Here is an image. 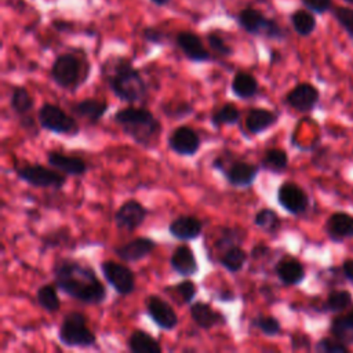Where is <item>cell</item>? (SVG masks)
Here are the masks:
<instances>
[{"label":"cell","mask_w":353,"mask_h":353,"mask_svg":"<svg viewBox=\"0 0 353 353\" xmlns=\"http://www.w3.org/2000/svg\"><path fill=\"white\" fill-rule=\"evenodd\" d=\"M52 273L55 285L73 299L88 305H98L106 299V288L88 265L63 258L54 263Z\"/></svg>","instance_id":"cell-1"},{"label":"cell","mask_w":353,"mask_h":353,"mask_svg":"<svg viewBox=\"0 0 353 353\" xmlns=\"http://www.w3.org/2000/svg\"><path fill=\"white\" fill-rule=\"evenodd\" d=\"M103 76L112 92L128 103L143 102L148 87L141 73L125 58H109L103 65Z\"/></svg>","instance_id":"cell-2"},{"label":"cell","mask_w":353,"mask_h":353,"mask_svg":"<svg viewBox=\"0 0 353 353\" xmlns=\"http://www.w3.org/2000/svg\"><path fill=\"white\" fill-rule=\"evenodd\" d=\"M114 121L135 143L145 148L153 146L161 132L159 120L145 108L128 106L120 109L114 114Z\"/></svg>","instance_id":"cell-3"},{"label":"cell","mask_w":353,"mask_h":353,"mask_svg":"<svg viewBox=\"0 0 353 353\" xmlns=\"http://www.w3.org/2000/svg\"><path fill=\"white\" fill-rule=\"evenodd\" d=\"M59 341L68 347H90L95 345V335L87 327V319L80 312L68 313L58 331Z\"/></svg>","instance_id":"cell-4"},{"label":"cell","mask_w":353,"mask_h":353,"mask_svg":"<svg viewBox=\"0 0 353 353\" xmlns=\"http://www.w3.org/2000/svg\"><path fill=\"white\" fill-rule=\"evenodd\" d=\"M237 22L243 30L250 34L265 36L272 40H283L285 37L284 29L277 21L268 18L259 10L247 7L237 14Z\"/></svg>","instance_id":"cell-5"},{"label":"cell","mask_w":353,"mask_h":353,"mask_svg":"<svg viewBox=\"0 0 353 353\" xmlns=\"http://www.w3.org/2000/svg\"><path fill=\"white\" fill-rule=\"evenodd\" d=\"M212 167L221 171L225 179L234 188H248L256 179L259 172V165L247 163L244 160H225L223 157H216L212 161Z\"/></svg>","instance_id":"cell-6"},{"label":"cell","mask_w":353,"mask_h":353,"mask_svg":"<svg viewBox=\"0 0 353 353\" xmlns=\"http://www.w3.org/2000/svg\"><path fill=\"white\" fill-rule=\"evenodd\" d=\"M40 125L51 132L61 135H76L79 132L77 121L69 116L62 108L54 103H44L40 106L39 113Z\"/></svg>","instance_id":"cell-7"},{"label":"cell","mask_w":353,"mask_h":353,"mask_svg":"<svg viewBox=\"0 0 353 353\" xmlns=\"http://www.w3.org/2000/svg\"><path fill=\"white\" fill-rule=\"evenodd\" d=\"M15 172L19 179L26 182L28 185H32L34 188H52V189H61L66 179L57 171L44 167L41 164H28L15 168Z\"/></svg>","instance_id":"cell-8"},{"label":"cell","mask_w":353,"mask_h":353,"mask_svg":"<svg viewBox=\"0 0 353 353\" xmlns=\"http://www.w3.org/2000/svg\"><path fill=\"white\" fill-rule=\"evenodd\" d=\"M81 73V62L80 59L70 54L65 52L55 58L51 66V77L62 88L74 87L79 83Z\"/></svg>","instance_id":"cell-9"},{"label":"cell","mask_w":353,"mask_h":353,"mask_svg":"<svg viewBox=\"0 0 353 353\" xmlns=\"http://www.w3.org/2000/svg\"><path fill=\"white\" fill-rule=\"evenodd\" d=\"M101 270L106 281L120 295H130L135 290V274L134 272L121 263L114 261H103Z\"/></svg>","instance_id":"cell-10"},{"label":"cell","mask_w":353,"mask_h":353,"mask_svg":"<svg viewBox=\"0 0 353 353\" xmlns=\"http://www.w3.org/2000/svg\"><path fill=\"white\" fill-rule=\"evenodd\" d=\"M279 204L290 214H303L309 207V197L306 192L294 182H284L277 190Z\"/></svg>","instance_id":"cell-11"},{"label":"cell","mask_w":353,"mask_h":353,"mask_svg":"<svg viewBox=\"0 0 353 353\" xmlns=\"http://www.w3.org/2000/svg\"><path fill=\"white\" fill-rule=\"evenodd\" d=\"M319 99L320 91L310 83H299L285 95V103L299 113L312 112Z\"/></svg>","instance_id":"cell-12"},{"label":"cell","mask_w":353,"mask_h":353,"mask_svg":"<svg viewBox=\"0 0 353 353\" xmlns=\"http://www.w3.org/2000/svg\"><path fill=\"white\" fill-rule=\"evenodd\" d=\"M146 208L137 200H127L114 214V222L119 229L132 232L141 226L146 218Z\"/></svg>","instance_id":"cell-13"},{"label":"cell","mask_w":353,"mask_h":353,"mask_svg":"<svg viewBox=\"0 0 353 353\" xmlns=\"http://www.w3.org/2000/svg\"><path fill=\"white\" fill-rule=\"evenodd\" d=\"M146 312L152 321L161 330H172L178 324V316L175 310L157 295H150L146 301Z\"/></svg>","instance_id":"cell-14"},{"label":"cell","mask_w":353,"mask_h":353,"mask_svg":"<svg viewBox=\"0 0 353 353\" xmlns=\"http://www.w3.org/2000/svg\"><path fill=\"white\" fill-rule=\"evenodd\" d=\"M168 146L181 156H193L200 149V138L197 132L188 127H176L168 137Z\"/></svg>","instance_id":"cell-15"},{"label":"cell","mask_w":353,"mask_h":353,"mask_svg":"<svg viewBox=\"0 0 353 353\" xmlns=\"http://www.w3.org/2000/svg\"><path fill=\"white\" fill-rule=\"evenodd\" d=\"M176 46L181 48L183 55L193 62H207L211 59L210 52L204 47L201 39L189 30H182L175 37Z\"/></svg>","instance_id":"cell-16"},{"label":"cell","mask_w":353,"mask_h":353,"mask_svg":"<svg viewBox=\"0 0 353 353\" xmlns=\"http://www.w3.org/2000/svg\"><path fill=\"white\" fill-rule=\"evenodd\" d=\"M156 248V241L150 237H137L116 247L114 254L125 262H137L146 258Z\"/></svg>","instance_id":"cell-17"},{"label":"cell","mask_w":353,"mask_h":353,"mask_svg":"<svg viewBox=\"0 0 353 353\" xmlns=\"http://www.w3.org/2000/svg\"><path fill=\"white\" fill-rule=\"evenodd\" d=\"M324 229L327 236L335 243H341L346 239H352L353 237V215L342 211L334 212L325 221Z\"/></svg>","instance_id":"cell-18"},{"label":"cell","mask_w":353,"mask_h":353,"mask_svg":"<svg viewBox=\"0 0 353 353\" xmlns=\"http://www.w3.org/2000/svg\"><path fill=\"white\" fill-rule=\"evenodd\" d=\"M201 230H203L201 221L192 215H181L168 225L170 234L182 241L197 239L201 234Z\"/></svg>","instance_id":"cell-19"},{"label":"cell","mask_w":353,"mask_h":353,"mask_svg":"<svg viewBox=\"0 0 353 353\" xmlns=\"http://www.w3.org/2000/svg\"><path fill=\"white\" fill-rule=\"evenodd\" d=\"M276 274L283 284L298 285L305 280L306 273L303 265L298 259L284 256L276 263Z\"/></svg>","instance_id":"cell-20"},{"label":"cell","mask_w":353,"mask_h":353,"mask_svg":"<svg viewBox=\"0 0 353 353\" xmlns=\"http://www.w3.org/2000/svg\"><path fill=\"white\" fill-rule=\"evenodd\" d=\"M171 268L181 276L189 277L199 272V265L193 250L189 245H179L171 255Z\"/></svg>","instance_id":"cell-21"},{"label":"cell","mask_w":353,"mask_h":353,"mask_svg":"<svg viewBox=\"0 0 353 353\" xmlns=\"http://www.w3.org/2000/svg\"><path fill=\"white\" fill-rule=\"evenodd\" d=\"M190 316L193 321L203 330H210L215 325L225 324V316L205 302H194L190 306Z\"/></svg>","instance_id":"cell-22"},{"label":"cell","mask_w":353,"mask_h":353,"mask_svg":"<svg viewBox=\"0 0 353 353\" xmlns=\"http://www.w3.org/2000/svg\"><path fill=\"white\" fill-rule=\"evenodd\" d=\"M48 164L52 165L55 170H59L68 175H83L87 171V164L83 159L76 156H65L59 152L51 150L47 154Z\"/></svg>","instance_id":"cell-23"},{"label":"cell","mask_w":353,"mask_h":353,"mask_svg":"<svg viewBox=\"0 0 353 353\" xmlns=\"http://www.w3.org/2000/svg\"><path fill=\"white\" fill-rule=\"evenodd\" d=\"M276 123H277V114L265 108H252L248 112L245 119V127L254 135L263 132L265 130L270 128Z\"/></svg>","instance_id":"cell-24"},{"label":"cell","mask_w":353,"mask_h":353,"mask_svg":"<svg viewBox=\"0 0 353 353\" xmlns=\"http://www.w3.org/2000/svg\"><path fill=\"white\" fill-rule=\"evenodd\" d=\"M109 105L108 102L102 101V99H97V98H85L80 102H77L74 106H73V112L91 121V123H97L99 119L103 117V114L106 113Z\"/></svg>","instance_id":"cell-25"},{"label":"cell","mask_w":353,"mask_h":353,"mask_svg":"<svg viewBox=\"0 0 353 353\" xmlns=\"http://www.w3.org/2000/svg\"><path fill=\"white\" fill-rule=\"evenodd\" d=\"M127 345L132 353H160L161 352V346L159 341L142 330H135L130 335Z\"/></svg>","instance_id":"cell-26"},{"label":"cell","mask_w":353,"mask_h":353,"mask_svg":"<svg viewBox=\"0 0 353 353\" xmlns=\"http://www.w3.org/2000/svg\"><path fill=\"white\" fill-rule=\"evenodd\" d=\"M230 88L237 98L250 99L258 92V81L247 72H237L232 80Z\"/></svg>","instance_id":"cell-27"},{"label":"cell","mask_w":353,"mask_h":353,"mask_svg":"<svg viewBox=\"0 0 353 353\" xmlns=\"http://www.w3.org/2000/svg\"><path fill=\"white\" fill-rule=\"evenodd\" d=\"M291 25L294 28V30L303 37L310 36L317 25V21L314 18V15L307 11V10H296L291 14Z\"/></svg>","instance_id":"cell-28"},{"label":"cell","mask_w":353,"mask_h":353,"mask_svg":"<svg viewBox=\"0 0 353 353\" xmlns=\"http://www.w3.org/2000/svg\"><path fill=\"white\" fill-rule=\"evenodd\" d=\"M261 165L272 172H281L288 165V154L284 149L280 148H270L268 149L263 156Z\"/></svg>","instance_id":"cell-29"},{"label":"cell","mask_w":353,"mask_h":353,"mask_svg":"<svg viewBox=\"0 0 353 353\" xmlns=\"http://www.w3.org/2000/svg\"><path fill=\"white\" fill-rule=\"evenodd\" d=\"M245 261H247V252L239 245H233L225 250L222 256L219 258L221 265L230 273H237L239 270H241Z\"/></svg>","instance_id":"cell-30"},{"label":"cell","mask_w":353,"mask_h":353,"mask_svg":"<svg viewBox=\"0 0 353 353\" xmlns=\"http://www.w3.org/2000/svg\"><path fill=\"white\" fill-rule=\"evenodd\" d=\"M10 105H11V109L17 114L25 116L32 110V108L34 105V101H33L32 95L29 94V91L25 87L17 85V87L12 88Z\"/></svg>","instance_id":"cell-31"},{"label":"cell","mask_w":353,"mask_h":353,"mask_svg":"<svg viewBox=\"0 0 353 353\" xmlns=\"http://www.w3.org/2000/svg\"><path fill=\"white\" fill-rule=\"evenodd\" d=\"M353 303L352 292L347 290H332L325 298L324 307L332 313H341L350 307Z\"/></svg>","instance_id":"cell-32"},{"label":"cell","mask_w":353,"mask_h":353,"mask_svg":"<svg viewBox=\"0 0 353 353\" xmlns=\"http://www.w3.org/2000/svg\"><path fill=\"white\" fill-rule=\"evenodd\" d=\"M57 288L58 287H54L51 284H46V285H41L37 290V294H36L37 302L41 306V309H44L48 313L58 312L59 307H61V301L58 298Z\"/></svg>","instance_id":"cell-33"},{"label":"cell","mask_w":353,"mask_h":353,"mask_svg":"<svg viewBox=\"0 0 353 353\" xmlns=\"http://www.w3.org/2000/svg\"><path fill=\"white\" fill-rule=\"evenodd\" d=\"M254 223L266 233H276L281 226L279 214L272 208H262L254 216Z\"/></svg>","instance_id":"cell-34"},{"label":"cell","mask_w":353,"mask_h":353,"mask_svg":"<svg viewBox=\"0 0 353 353\" xmlns=\"http://www.w3.org/2000/svg\"><path fill=\"white\" fill-rule=\"evenodd\" d=\"M330 332L332 336H335L345 345H347V346L353 345V327L347 323L345 314L336 316L332 319V321L330 324Z\"/></svg>","instance_id":"cell-35"},{"label":"cell","mask_w":353,"mask_h":353,"mask_svg":"<svg viewBox=\"0 0 353 353\" xmlns=\"http://www.w3.org/2000/svg\"><path fill=\"white\" fill-rule=\"evenodd\" d=\"M240 119V112L236 108V105L228 102L225 105H222L212 116H211V121L215 127L219 125H225V124H236Z\"/></svg>","instance_id":"cell-36"},{"label":"cell","mask_w":353,"mask_h":353,"mask_svg":"<svg viewBox=\"0 0 353 353\" xmlns=\"http://www.w3.org/2000/svg\"><path fill=\"white\" fill-rule=\"evenodd\" d=\"M254 325L263 332L268 336H276L281 332V324L280 321L273 317V316H266V314H259L254 319Z\"/></svg>","instance_id":"cell-37"},{"label":"cell","mask_w":353,"mask_h":353,"mask_svg":"<svg viewBox=\"0 0 353 353\" xmlns=\"http://www.w3.org/2000/svg\"><path fill=\"white\" fill-rule=\"evenodd\" d=\"M314 350L319 353H347L349 346L345 345L343 342H341L339 339H336L335 336H332V338L325 336L316 342Z\"/></svg>","instance_id":"cell-38"},{"label":"cell","mask_w":353,"mask_h":353,"mask_svg":"<svg viewBox=\"0 0 353 353\" xmlns=\"http://www.w3.org/2000/svg\"><path fill=\"white\" fill-rule=\"evenodd\" d=\"M332 14L343 30L353 39V8L336 7L332 10Z\"/></svg>","instance_id":"cell-39"},{"label":"cell","mask_w":353,"mask_h":353,"mask_svg":"<svg viewBox=\"0 0 353 353\" xmlns=\"http://www.w3.org/2000/svg\"><path fill=\"white\" fill-rule=\"evenodd\" d=\"M240 240H241V230H237V229H222L221 237L216 240L215 247L216 248H222V250H228V248H230L233 245H237Z\"/></svg>","instance_id":"cell-40"},{"label":"cell","mask_w":353,"mask_h":353,"mask_svg":"<svg viewBox=\"0 0 353 353\" xmlns=\"http://www.w3.org/2000/svg\"><path fill=\"white\" fill-rule=\"evenodd\" d=\"M207 40H208L210 48L212 51H215L216 54H219L222 57H229V55L233 54L232 47L225 41V39L221 34L211 32V33L207 34Z\"/></svg>","instance_id":"cell-41"},{"label":"cell","mask_w":353,"mask_h":353,"mask_svg":"<svg viewBox=\"0 0 353 353\" xmlns=\"http://www.w3.org/2000/svg\"><path fill=\"white\" fill-rule=\"evenodd\" d=\"M172 288L179 295V298H181V301L183 303H190L193 301V298L196 296V292H197L196 284L192 280H189V279L178 283Z\"/></svg>","instance_id":"cell-42"},{"label":"cell","mask_w":353,"mask_h":353,"mask_svg":"<svg viewBox=\"0 0 353 353\" xmlns=\"http://www.w3.org/2000/svg\"><path fill=\"white\" fill-rule=\"evenodd\" d=\"M164 113L170 117H176V119H182L188 114L192 113V106L188 103V102H171V103H167L164 108H163Z\"/></svg>","instance_id":"cell-43"},{"label":"cell","mask_w":353,"mask_h":353,"mask_svg":"<svg viewBox=\"0 0 353 353\" xmlns=\"http://www.w3.org/2000/svg\"><path fill=\"white\" fill-rule=\"evenodd\" d=\"M301 1L307 10L317 14H324L332 6V0H301Z\"/></svg>","instance_id":"cell-44"},{"label":"cell","mask_w":353,"mask_h":353,"mask_svg":"<svg viewBox=\"0 0 353 353\" xmlns=\"http://www.w3.org/2000/svg\"><path fill=\"white\" fill-rule=\"evenodd\" d=\"M142 36L146 41L149 43H153V44H163L164 43V33L157 29V28H145L143 32H142Z\"/></svg>","instance_id":"cell-45"},{"label":"cell","mask_w":353,"mask_h":353,"mask_svg":"<svg viewBox=\"0 0 353 353\" xmlns=\"http://www.w3.org/2000/svg\"><path fill=\"white\" fill-rule=\"evenodd\" d=\"M341 270H342V274L345 276V279H347L349 281H353V258L345 259L342 262Z\"/></svg>","instance_id":"cell-46"},{"label":"cell","mask_w":353,"mask_h":353,"mask_svg":"<svg viewBox=\"0 0 353 353\" xmlns=\"http://www.w3.org/2000/svg\"><path fill=\"white\" fill-rule=\"evenodd\" d=\"M266 252H269V248L262 245V244H258L255 245L252 250H251V256L252 258H259V256H263L266 255Z\"/></svg>","instance_id":"cell-47"},{"label":"cell","mask_w":353,"mask_h":353,"mask_svg":"<svg viewBox=\"0 0 353 353\" xmlns=\"http://www.w3.org/2000/svg\"><path fill=\"white\" fill-rule=\"evenodd\" d=\"M345 317H346V320H347V323L353 327V307L345 314Z\"/></svg>","instance_id":"cell-48"},{"label":"cell","mask_w":353,"mask_h":353,"mask_svg":"<svg viewBox=\"0 0 353 353\" xmlns=\"http://www.w3.org/2000/svg\"><path fill=\"white\" fill-rule=\"evenodd\" d=\"M153 4H156V6H159V7H161V6H167L171 0H150Z\"/></svg>","instance_id":"cell-49"},{"label":"cell","mask_w":353,"mask_h":353,"mask_svg":"<svg viewBox=\"0 0 353 353\" xmlns=\"http://www.w3.org/2000/svg\"><path fill=\"white\" fill-rule=\"evenodd\" d=\"M347 4H353V0H345Z\"/></svg>","instance_id":"cell-50"}]
</instances>
